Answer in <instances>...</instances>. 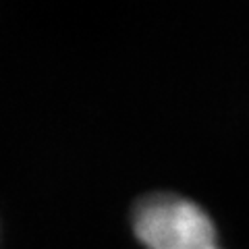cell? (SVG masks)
Listing matches in <instances>:
<instances>
[{
    "mask_svg": "<svg viewBox=\"0 0 249 249\" xmlns=\"http://www.w3.org/2000/svg\"><path fill=\"white\" fill-rule=\"evenodd\" d=\"M133 231L145 249H220L216 227L196 201L154 193L133 210Z\"/></svg>",
    "mask_w": 249,
    "mask_h": 249,
    "instance_id": "obj_1",
    "label": "cell"
}]
</instances>
